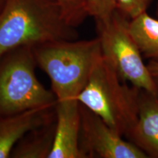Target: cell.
<instances>
[{
	"label": "cell",
	"instance_id": "cell-7",
	"mask_svg": "<svg viewBox=\"0 0 158 158\" xmlns=\"http://www.w3.org/2000/svg\"><path fill=\"white\" fill-rule=\"evenodd\" d=\"M54 145L48 158H83L79 148L81 113L77 99L56 100Z\"/></svg>",
	"mask_w": 158,
	"mask_h": 158
},
{
	"label": "cell",
	"instance_id": "cell-9",
	"mask_svg": "<svg viewBox=\"0 0 158 158\" xmlns=\"http://www.w3.org/2000/svg\"><path fill=\"white\" fill-rule=\"evenodd\" d=\"M147 157L158 158V98L140 89L137 122L126 135Z\"/></svg>",
	"mask_w": 158,
	"mask_h": 158
},
{
	"label": "cell",
	"instance_id": "cell-4",
	"mask_svg": "<svg viewBox=\"0 0 158 158\" xmlns=\"http://www.w3.org/2000/svg\"><path fill=\"white\" fill-rule=\"evenodd\" d=\"M33 46H22L0 58V116L56 106V98L37 78Z\"/></svg>",
	"mask_w": 158,
	"mask_h": 158
},
{
	"label": "cell",
	"instance_id": "cell-1",
	"mask_svg": "<svg viewBox=\"0 0 158 158\" xmlns=\"http://www.w3.org/2000/svg\"><path fill=\"white\" fill-rule=\"evenodd\" d=\"M78 37L57 0H7L0 15V58L19 47Z\"/></svg>",
	"mask_w": 158,
	"mask_h": 158
},
{
	"label": "cell",
	"instance_id": "cell-3",
	"mask_svg": "<svg viewBox=\"0 0 158 158\" xmlns=\"http://www.w3.org/2000/svg\"><path fill=\"white\" fill-rule=\"evenodd\" d=\"M139 92L128 86L101 56L77 100L126 137L137 122Z\"/></svg>",
	"mask_w": 158,
	"mask_h": 158
},
{
	"label": "cell",
	"instance_id": "cell-16",
	"mask_svg": "<svg viewBox=\"0 0 158 158\" xmlns=\"http://www.w3.org/2000/svg\"><path fill=\"white\" fill-rule=\"evenodd\" d=\"M7 2V0H0V15L2 13L3 10L5 9L6 4Z\"/></svg>",
	"mask_w": 158,
	"mask_h": 158
},
{
	"label": "cell",
	"instance_id": "cell-14",
	"mask_svg": "<svg viewBox=\"0 0 158 158\" xmlns=\"http://www.w3.org/2000/svg\"><path fill=\"white\" fill-rule=\"evenodd\" d=\"M153 0H116L117 10L122 14L132 19L147 12Z\"/></svg>",
	"mask_w": 158,
	"mask_h": 158
},
{
	"label": "cell",
	"instance_id": "cell-2",
	"mask_svg": "<svg viewBox=\"0 0 158 158\" xmlns=\"http://www.w3.org/2000/svg\"><path fill=\"white\" fill-rule=\"evenodd\" d=\"M37 67L50 79L56 100L77 99L102 56L98 37L50 42L33 46Z\"/></svg>",
	"mask_w": 158,
	"mask_h": 158
},
{
	"label": "cell",
	"instance_id": "cell-10",
	"mask_svg": "<svg viewBox=\"0 0 158 158\" xmlns=\"http://www.w3.org/2000/svg\"><path fill=\"white\" fill-rule=\"evenodd\" d=\"M56 118L29 130L15 144L10 158H48L54 145Z\"/></svg>",
	"mask_w": 158,
	"mask_h": 158
},
{
	"label": "cell",
	"instance_id": "cell-11",
	"mask_svg": "<svg viewBox=\"0 0 158 158\" xmlns=\"http://www.w3.org/2000/svg\"><path fill=\"white\" fill-rule=\"evenodd\" d=\"M129 30L142 55L158 61V19L147 12L129 21Z\"/></svg>",
	"mask_w": 158,
	"mask_h": 158
},
{
	"label": "cell",
	"instance_id": "cell-5",
	"mask_svg": "<svg viewBox=\"0 0 158 158\" xmlns=\"http://www.w3.org/2000/svg\"><path fill=\"white\" fill-rule=\"evenodd\" d=\"M129 21L116 9L108 19L96 22L102 56L122 80L157 95L147 64L130 32Z\"/></svg>",
	"mask_w": 158,
	"mask_h": 158
},
{
	"label": "cell",
	"instance_id": "cell-6",
	"mask_svg": "<svg viewBox=\"0 0 158 158\" xmlns=\"http://www.w3.org/2000/svg\"><path fill=\"white\" fill-rule=\"evenodd\" d=\"M79 148L83 158H147L100 116L80 103Z\"/></svg>",
	"mask_w": 158,
	"mask_h": 158
},
{
	"label": "cell",
	"instance_id": "cell-8",
	"mask_svg": "<svg viewBox=\"0 0 158 158\" xmlns=\"http://www.w3.org/2000/svg\"><path fill=\"white\" fill-rule=\"evenodd\" d=\"M55 118V106L0 116V158L10 157L15 144L27 132L53 121Z\"/></svg>",
	"mask_w": 158,
	"mask_h": 158
},
{
	"label": "cell",
	"instance_id": "cell-12",
	"mask_svg": "<svg viewBox=\"0 0 158 158\" xmlns=\"http://www.w3.org/2000/svg\"><path fill=\"white\" fill-rule=\"evenodd\" d=\"M89 16L96 22L104 21L111 17L116 10V0H84Z\"/></svg>",
	"mask_w": 158,
	"mask_h": 158
},
{
	"label": "cell",
	"instance_id": "cell-13",
	"mask_svg": "<svg viewBox=\"0 0 158 158\" xmlns=\"http://www.w3.org/2000/svg\"><path fill=\"white\" fill-rule=\"evenodd\" d=\"M63 8L68 21L78 27L89 16L84 0H57Z\"/></svg>",
	"mask_w": 158,
	"mask_h": 158
},
{
	"label": "cell",
	"instance_id": "cell-15",
	"mask_svg": "<svg viewBox=\"0 0 158 158\" xmlns=\"http://www.w3.org/2000/svg\"><path fill=\"white\" fill-rule=\"evenodd\" d=\"M148 69H149L150 75L152 78L154 84L157 89V97L158 98V61L150 60L147 64Z\"/></svg>",
	"mask_w": 158,
	"mask_h": 158
},
{
	"label": "cell",
	"instance_id": "cell-17",
	"mask_svg": "<svg viewBox=\"0 0 158 158\" xmlns=\"http://www.w3.org/2000/svg\"><path fill=\"white\" fill-rule=\"evenodd\" d=\"M156 15H157V18L158 19V3L157 5V9H156Z\"/></svg>",
	"mask_w": 158,
	"mask_h": 158
}]
</instances>
